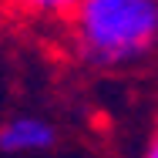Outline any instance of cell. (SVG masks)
<instances>
[{
	"label": "cell",
	"mask_w": 158,
	"mask_h": 158,
	"mask_svg": "<svg viewBox=\"0 0 158 158\" xmlns=\"http://www.w3.org/2000/svg\"><path fill=\"white\" fill-rule=\"evenodd\" d=\"M141 158H158V131L148 138V145H145V152H141Z\"/></svg>",
	"instance_id": "cell-4"
},
{
	"label": "cell",
	"mask_w": 158,
	"mask_h": 158,
	"mask_svg": "<svg viewBox=\"0 0 158 158\" xmlns=\"http://www.w3.org/2000/svg\"><path fill=\"white\" fill-rule=\"evenodd\" d=\"M71 51L98 71H121L158 51V0H81L67 17Z\"/></svg>",
	"instance_id": "cell-1"
},
{
	"label": "cell",
	"mask_w": 158,
	"mask_h": 158,
	"mask_svg": "<svg viewBox=\"0 0 158 158\" xmlns=\"http://www.w3.org/2000/svg\"><path fill=\"white\" fill-rule=\"evenodd\" d=\"M57 141V128L37 114H17L0 125V152L3 155H34L47 152Z\"/></svg>",
	"instance_id": "cell-2"
},
{
	"label": "cell",
	"mask_w": 158,
	"mask_h": 158,
	"mask_svg": "<svg viewBox=\"0 0 158 158\" xmlns=\"http://www.w3.org/2000/svg\"><path fill=\"white\" fill-rule=\"evenodd\" d=\"M10 3L34 20H64L67 24V17L77 10L81 0H10Z\"/></svg>",
	"instance_id": "cell-3"
}]
</instances>
